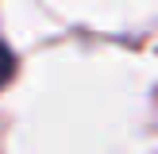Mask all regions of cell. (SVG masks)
<instances>
[{"instance_id": "cell-1", "label": "cell", "mask_w": 158, "mask_h": 154, "mask_svg": "<svg viewBox=\"0 0 158 154\" xmlns=\"http://www.w3.org/2000/svg\"><path fill=\"white\" fill-rule=\"evenodd\" d=\"M12 69H15V58L8 54V46L0 43V85H8V77H12Z\"/></svg>"}]
</instances>
